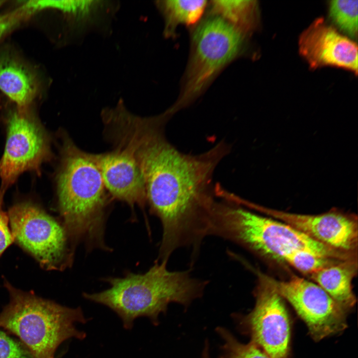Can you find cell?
I'll use <instances>...</instances> for the list:
<instances>
[{
  "label": "cell",
  "mask_w": 358,
  "mask_h": 358,
  "mask_svg": "<svg viewBox=\"0 0 358 358\" xmlns=\"http://www.w3.org/2000/svg\"><path fill=\"white\" fill-rule=\"evenodd\" d=\"M170 119L165 112L142 117L127 112L116 119L109 134L111 144L128 150L141 171L150 211L162 226V260L181 247L197 252L208 236L216 200L213 174L230 151L221 141L200 154L181 152L166 137Z\"/></svg>",
  "instance_id": "1"
},
{
  "label": "cell",
  "mask_w": 358,
  "mask_h": 358,
  "mask_svg": "<svg viewBox=\"0 0 358 358\" xmlns=\"http://www.w3.org/2000/svg\"><path fill=\"white\" fill-rule=\"evenodd\" d=\"M60 161L56 176L58 205L70 243L88 251H109L104 240L108 193L92 154L81 149L60 132Z\"/></svg>",
  "instance_id": "2"
},
{
  "label": "cell",
  "mask_w": 358,
  "mask_h": 358,
  "mask_svg": "<svg viewBox=\"0 0 358 358\" xmlns=\"http://www.w3.org/2000/svg\"><path fill=\"white\" fill-rule=\"evenodd\" d=\"M168 262L156 261L144 273H127L123 277L105 278L110 287L102 291L84 292L83 297L104 305L121 319L123 327L132 328L134 320L147 317L155 324L168 305L176 302L185 306L200 297L207 283L191 276L190 269L170 271Z\"/></svg>",
  "instance_id": "3"
},
{
  "label": "cell",
  "mask_w": 358,
  "mask_h": 358,
  "mask_svg": "<svg viewBox=\"0 0 358 358\" xmlns=\"http://www.w3.org/2000/svg\"><path fill=\"white\" fill-rule=\"evenodd\" d=\"M220 197L213 206L209 235L229 240L262 256L283 262L288 255L300 250L337 260L350 256L348 253L313 240L285 223L245 209L233 194Z\"/></svg>",
  "instance_id": "4"
},
{
  "label": "cell",
  "mask_w": 358,
  "mask_h": 358,
  "mask_svg": "<svg viewBox=\"0 0 358 358\" xmlns=\"http://www.w3.org/2000/svg\"><path fill=\"white\" fill-rule=\"evenodd\" d=\"M5 286L10 299L0 313V328L17 336L32 358H54L65 341L86 337V333L76 327L89 320L80 307L61 305L8 282Z\"/></svg>",
  "instance_id": "5"
},
{
  "label": "cell",
  "mask_w": 358,
  "mask_h": 358,
  "mask_svg": "<svg viewBox=\"0 0 358 358\" xmlns=\"http://www.w3.org/2000/svg\"><path fill=\"white\" fill-rule=\"evenodd\" d=\"M245 34L213 14L192 32L190 55L181 91L168 109L174 115L198 97L224 68L241 52Z\"/></svg>",
  "instance_id": "6"
},
{
  "label": "cell",
  "mask_w": 358,
  "mask_h": 358,
  "mask_svg": "<svg viewBox=\"0 0 358 358\" xmlns=\"http://www.w3.org/2000/svg\"><path fill=\"white\" fill-rule=\"evenodd\" d=\"M16 242L44 268L63 270L71 266L74 250L62 224L35 203H16L8 212Z\"/></svg>",
  "instance_id": "7"
},
{
  "label": "cell",
  "mask_w": 358,
  "mask_h": 358,
  "mask_svg": "<svg viewBox=\"0 0 358 358\" xmlns=\"http://www.w3.org/2000/svg\"><path fill=\"white\" fill-rule=\"evenodd\" d=\"M6 127L5 145L0 160V188L4 191L24 172L40 175L42 164L53 157L47 132L26 109L10 111Z\"/></svg>",
  "instance_id": "8"
},
{
  "label": "cell",
  "mask_w": 358,
  "mask_h": 358,
  "mask_svg": "<svg viewBox=\"0 0 358 358\" xmlns=\"http://www.w3.org/2000/svg\"><path fill=\"white\" fill-rule=\"evenodd\" d=\"M264 275L293 307L315 341L341 333L347 328V311L315 282L297 276L278 280Z\"/></svg>",
  "instance_id": "9"
},
{
  "label": "cell",
  "mask_w": 358,
  "mask_h": 358,
  "mask_svg": "<svg viewBox=\"0 0 358 358\" xmlns=\"http://www.w3.org/2000/svg\"><path fill=\"white\" fill-rule=\"evenodd\" d=\"M257 274L255 307L241 323L250 334L251 341L270 358H288L291 326L288 311L283 299L264 274L259 272Z\"/></svg>",
  "instance_id": "10"
},
{
  "label": "cell",
  "mask_w": 358,
  "mask_h": 358,
  "mask_svg": "<svg viewBox=\"0 0 358 358\" xmlns=\"http://www.w3.org/2000/svg\"><path fill=\"white\" fill-rule=\"evenodd\" d=\"M252 208L283 222L313 240L344 252L357 253L358 226L354 215L337 211L317 215L288 213L255 204Z\"/></svg>",
  "instance_id": "11"
},
{
  "label": "cell",
  "mask_w": 358,
  "mask_h": 358,
  "mask_svg": "<svg viewBox=\"0 0 358 358\" xmlns=\"http://www.w3.org/2000/svg\"><path fill=\"white\" fill-rule=\"evenodd\" d=\"M300 55L311 69L334 66L358 73V46L323 17L314 20L300 34Z\"/></svg>",
  "instance_id": "12"
},
{
  "label": "cell",
  "mask_w": 358,
  "mask_h": 358,
  "mask_svg": "<svg viewBox=\"0 0 358 358\" xmlns=\"http://www.w3.org/2000/svg\"><path fill=\"white\" fill-rule=\"evenodd\" d=\"M92 155L111 198L132 208L137 205L144 209L147 203L145 182L132 154L124 148L113 146L111 151Z\"/></svg>",
  "instance_id": "13"
},
{
  "label": "cell",
  "mask_w": 358,
  "mask_h": 358,
  "mask_svg": "<svg viewBox=\"0 0 358 358\" xmlns=\"http://www.w3.org/2000/svg\"><path fill=\"white\" fill-rule=\"evenodd\" d=\"M0 90L17 108L26 109L37 94L35 75L15 57L3 54L0 56Z\"/></svg>",
  "instance_id": "14"
},
{
  "label": "cell",
  "mask_w": 358,
  "mask_h": 358,
  "mask_svg": "<svg viewBox=\"0 0 358 358\" xmlns=\"http://www.w3.org/2000/svg\"><path fill=\"white\" fill-rule=\"evenodd\" d=\"M357 271L358 259L355 257L339 261L309 275L347 312L356 302L352 281Z\"/></svg>",
  "instance_id": "15"
},
{
  "label": "cell",
  "mask_w": 358,
  "mask_h": 358,
  "mask_svg": "<svg viewBox=\"0 0 358 358\" xmlns=\"http://www.w3.org/2000/svg\"><path fill=\"white\" fill-rule=\"evenodd\" d=\"M165 21L166 36H175L177 28L180 25H191L196 23L202 16L207 1L167 0L159 2Z\"/></svg>",
  "instance_id": "16"
},
{
  "label": "cell",
  "mask_w": 358,
  "mask_h": 358,
  "mask_svg": "<svg viewBox=\"0 0 358 358\" xmlns=\"http://www.w3.org/2000/svg\"><path fill=\"white\" fill-rule=\"evenodd\" d=\"M212 11L245 34L255 21L257 3L255 0H215L211 1Z\"/></svg>",
  "instance_id": "17"
},
{
  "label": "cell",
  "mask_w": 358,
  "mask_h": 358,
  "mask_svg": "<svg viewBox=\"0 0 358 358\" xmlns=\"http://www.w3.org/2000/svg\"><path fill=\"white\" fill-rule=\"evenodd\" d=\"M358 6L357 0H332L329 3V16L332 22L342 32L353 39L358 35Z\"/></svg>",
  "instance_id": "18"
},
{
  "label": "cell",
  "mask_w": 358,
  "mask_h": 358,
  "mask_svg": "<svg viewBox=\"0 0 358 358\" xmlns=\"http://www.w3.org/2000/svg\"><path fill=\"white\" fill-rule=\"evenodd\" d=\"M217 331L224 342L221 358H270L253 342L247 344H242L223 328H218Z\"/></svg>",
  "instance_id": "19"
},
{
  "label": "cell",
  "mask_w": 358,
  "mask_h": 358,
  "mask_svg": "<svg viewBox=\"0 0 358 358\" xmlns=\"http://www.w3.org/2000/svg\"><path fill=\"white\" fill-rule=\"evenodd\" d=\"M342 260L325 258L305 250H297L288 255L284 262L299 271L310 275Z\"/></svg>",
  "instance_id": "20"
},
{
  "label": "cell",
  "mask_w": 358,
  "mask_h": 358,
  "mask_svg": "<svg viewBox=\"0 0 358 358\" xmlns=\"http://www.w3.org/2000/svg\"><path fill=\"white\" fill-rule=\"evenodd\" d=\"M92 1L30 0L25 1L20 7L28 16L44 9L54 8L67 12H88L93 5Z\"/></svg>",
  "instance_id": "21"
},
{
  "label": "cell",
  "mask_w": 358,
  "mask_h": 358,
  "mask_svg": "<svg viewBox=\"0 0 358 358\" xmlns=\"http://www.w3.org/2000/svg\"><path fill=\"white\" fill-rule=\"evenodd\" d=\"M0 358H32L24 346L0 330Z\"/></svg>",
  "instance_id": "22"
},
{
  "label": "cell",
  "mask_w": 358,
  "mask_h": 358,
  "mask_svg": "<svg viewBox=\"0 0 358 358\" xmlns=\"http://www.w3.org/2000/svg\"><path fill=\"white\" fill-rule=\"evenodd\" d=\"M4 191L0 188V256L14 241L11 230L8 226L9 218L2 209Z\"/></svg>",
  "instance_id": "23"
},
{
  "label": "cell",
  "mask_w": 358,
  "mask_h": 358,
  "mask_svg": "<svg viewBox=\"0 0 358 358\" xmlns=\"http://www.w3.org/2000/svg\"><path fill=\"white\" fill-rule=\"evenodd\" d=\"M4 2V0H0V8ZM25 17L19 9L11 13L0 15V38Z\"/></svg>",
  "instance_id": "24"
},
{
  "label": "cell",
  "mask_w": 358,
  "mask_h": 358,
  "mask_svg": "<svg viewBox=\"0 0 358 358\" xmlns=\"http://www.w3.org/2000/svg\"><path fill=\"white\" fill-rule=\"evenodd\" d=\"M203 358H209L208 353V347L206 346L203 353Z\"/></svg>",
  "instance_id": "25"
}]
</instances>
